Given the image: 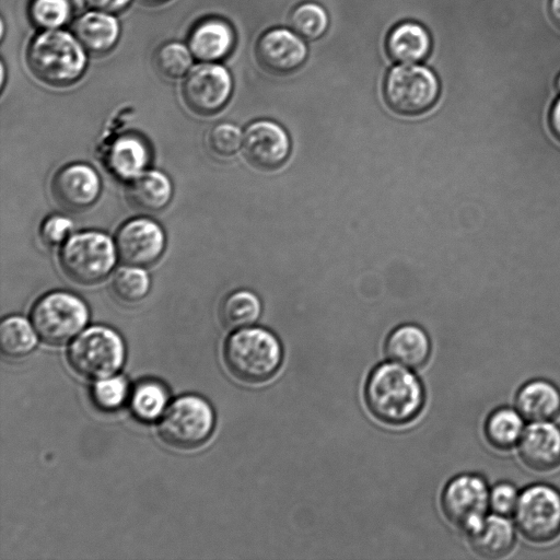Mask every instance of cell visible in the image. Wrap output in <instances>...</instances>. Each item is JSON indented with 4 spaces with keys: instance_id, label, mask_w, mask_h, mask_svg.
<instances>
[{
    "instance_id": "cell-1",
    "label": "cell",
    "mask_w": 560,
    "mask_h": 560,
    "mask_svg": "<svg viewBox=\"0 0 560 560\" xmlns=\"http://www.w3.org/2000/svg\"><path fill=\"white\" fill-rule=\"evenodd\" d=\"M364 399L374 418L386 424L401 425L412 421L422 410L424 389L407 366L384 362L368 376Z\"/></svg>"
},
{
    "instance_id": "cell-2",
    "label": "cell",
    "mask_w": 560,
    "mask_h": 560,
    "mask_svg": "<svg viewBox=\"0 0 560 560\" xmlns=\"http://www.w3.org/2000/svg\"><path fill=\"white\" fill-rule=\"evenodd\" d=\"M283 350L280 340L268 329L240 328L226 339L223 359L229 372L248 385L262 384L280 369Z\"/></svg>"
},
{
    "instance_id": "cell-3",
    "label": "cell",
    "mask_w": 560,
    "mask_h": 560,
    "mask_svg": "<svg viewBox=\"0 0 560 560\" xmlns=\"http://www.w3.org/2000/svg\"><path fill=\"white\" fill-rule=\"evenodd\" d=\"M84 48L71 34L47 30L37 34L28 44L26 62L40 81L55 86L75 82L85 70Z\"/></svg>"
},
{
    "instance_id": "cell-4",
    "label": "cell",
    "mask_w": 560,
    "mask_h": 560,
    "mask_svg": "<svg viewBox=\"0 0 560 560\" xmlns=\"http://www.w3.org/2000/svg\"><path fill=\"white\" fill-rule=\"evenodd\" d=\"M116 245L102 232L73 234L61 247L60 266L66 276L80 284L105 279L116 262Z\"/></svg>"
},
{
    "instance_id": "cell-5",
    "label": "cell",
    "mask_w": 560,
    "mask_h": 560,
    "mask_svg": "<svg viewBox=\"0 0 560 560\" xmlns=\"http://www.w3.org/2000/svg\"><path fill=\"white\" fill-rule=\"evenodd\" d=\"M125 359L120 336L105 326H93L70 345L68 361L72 370L89 380H102L119 371Z\"/></svg>"
},
{
    "instance_id": "cell-6",
    "label": "cell",
    "mask_w": 560,
    "mask_h": 560,
    "mask_svg": "<svg viewBox=\"0 0 560 560\" xmlns=\"http://www.w3.org/2000/svg\"><path fill=\"white\" fill-rule=\"evenodd\" d=\"M214 413L201 397L185 395L174 400L159 423L161 440L172 447L190 450L203 444L212 433Z\"/></svg>"
},
{
    "instance_id": "cell-7",
    "label": "cell",
    "mask_w": 560,
    "mask_h": 560,
    "mask_svg": "<svg viewBox=\"0 0 560 560\" xmlns=\"http://www.w3.org/2000/svg\"><path fill=\"white\" fill-rule=\"evenodd\" d=\"M440 83L427 67L402 63L389 70L384 82L387 106L399 115L415 116L429 110L436 102Z\"/></svg>"
},
{
    "instance_id": "cell-8",
    "label": "cell",
    "mask_w": 560,
    "mask_h": 560,
    "mask_svg": "<svg viewBox=\"0 0 560 560\" xmlns=\"http://www.w3.org/2000/svg\"><path fill=\"white\" fill-rule=\"evenodd\" d=\"M31 319L37 335L47 343L61 345L71 340L86 325L89 310L77 295L54 291L36 301Z\"/></svg>"
},
{
    "instance_id": "cell-9",
    "label": "cell",
    "mask_w": 560,
    "mask_h": 560,
    "mask_svg": "<svg viewBox=\"0 0 560 560\" xmlns=\"http://www.w3.org/2000/svg\"><path fill=\"white\" fill-rule=\"evenodd\" d=\"M515 522L529 541L545 544L560 535V492L548 485H534L520 495Z\"/></svg>"
},
{
    "instance_id": "cell-10",
    "label": "cell",
    "mask_w": 560,
    "mask_h": 560,
    "mask_svg": "<svg viewBox=\"0 0 560 560\" xmlns=\"http://www.w3.org/2000/svg\"><path fill=\"white\" fill-rule=\"evenodd\" d=\"M489 505L490 491L478 475L465 474L453 478L441 495L445 517L468 534L481 525Z\"/></svg>"
},
{
    "instance_id": "cell-11",
    "label": "cell",
    "mask_w": 560,
    "mask_h": 560,
    "mask_svg": "<svg viewBox=\"0 0 560 560\" xmlns=\"http://www.w3.org/2000/svg\"><path fill=\"white\" fill-rule=\"evenodd\" d=\"M182 92L186 105L192 112L211 115L228 103L232 92V79L229 71L220 65H198L186 74Z\"/></svg>"
},
{
    "instance_id": "cell-12",
    "label": "cell",
    "mask_w": 560,
    "mask_h": 560,
    "mask_svg": "<svg viewBox=\"0 0 560 560\" xmlns=\"http://www.w3.org/2000/svg\"><path fill=\"white\" fill-rule=\"evenodd\" d=\"M115 245L125 264L143 267L160 258L165 247V235L153 220L136 218L119 228Z\"/></svg>"
},
{
    "instance_id": "cell-13",
    "label": "cell",
    "mask_w": 560,
    "mask_h": 560,
    "mask_svg": "<svg viewBox=\"0 0 560 560\" xmlns=\"http://www.w3.org/2000/svg\"><path fill=\"white\" fill-rule=\"evenodd\" d=\"M243 153L255 168L271 172L279 168L290 153V139L275 121L258 120L250 124L243 137Z\"/></svg>"
},
{
    "instance_id": "cell-14",
    "label": "cell",
    "mask_w": 560,
    "mask_h": 560,
    "mask_svg": "<svg viewBox=\"0 0 560 560\" xmlns=\"http://www.w3.org/2000/svg\"><path fill=\"white\" fill-rule=\"evenodd\" d=\"M101 182L97 173L88 164L73 163L60 168L51 180L55 201L69 211H82L98 198Z\"/></svg>"
},
{
    "instance_id": "cell-15",
    "label": "cell",
    "mask_w": 560,
    "mask_h": 560,
    "mask_svg": "<svg viewBox=\"0 0 560 560\" xmlns=\"http://www.w3.org/2000/svg\"><path fill=\"white\" fill-rule=\"evenodd\" d=\"M305 43L287 28H273L264 33L256 45V57L262 68L273 74L295 71L306 59Z\"/></svg>"
},
{
    "instance_id": "cell-16",
    "label": "cell",
    "mask_w": 560,
    "mask_h": 560,
    "mask_svg": "<svg viewBox=\"0 0 560 560\" xmlns=\"http://www.w3.org/2000/svg\"><path fill=\"white\" fill-rule=\"evenodd\" d=\"M518 453L532 470H555L560 466V429L549 421L532 423L522 434Z\"/></svg>"
},
{
    "instance_id": "cell-17",
    "label": "cell",
    "mask_w": 560,
    "mask_h": 560,
    "mask_svg": "<svg viewBox=\"0 0 560 560\" xmlns=\"http://www.w3.org/2000/svg\"><path fill=\"white\" fill-rule=\"evenodd\" d=\"M234 40L229 23L209 18L194 26L188 36V48L195 58L212 62L224 58L233 48Z\"/></svg>"
},
{
    "instance_id": "cell-18",
    "label": "cell",
    "mask_w": 560,
    "mask_h": 560,
    "mask_svg": "<svg viewBox=\"0 0 560 560\" xmlns=\"http://www.w3.org/2000/svg\"><path fill=\"white\" fill-rule=\"evenodd\" d=\"M385 352L394 362L407 368L423 366L431 353V343L425 331L412 324L395 328L385 341Z\"/></svg>"
},
{
    "instance_id": "cell-19",
    "label": "cell",
    "mask_w": 560,
    "mask_h": 560,
    "mask_svg": "<svg viewBox=\"0 0 560 560\" xmlns=\"http://www.w3.org/2000/svg\"><path fill=\"white\" fill-rule=\"evenodd\" d=\"M515 405L526 420L550 421L560 415V390L550 382L534 380L520 388Z\"/></svg>"
},
{
    "instance_id": "cell-20",
    "label": "cell",
    "mask_w": 560,
    "mask_h": 560,
    "mask_svg": "<svg viewBox=\"0 0 560 560\" xmlns=\"http://www.w3.org/2000/svg\"><path fill=\"white\" fill-rule=\"evenodd\" d=\"M73 35L91 54L109 51L119 37V24L109 13L93 11L81 15L73 24Z\"/></svg>"
},
{
    "instance_id": "cell-21",
    "label": "cell",
    "mask_w": 560,
    "mask_h": 560,
    "mask_svg": "<svg viewBox=\"0 0 560 560\" xmlns=\"http://www.w3.org/2000/svg\"><path fill=\"white\" fill-rule=\"evenodd\" d=\"M469 542L474 551L482 558H503L515 546L514 528L504 516H489L478 528L469 533Z\"/></svg>"
},
{
    "instance_id": "cell-22",
    "label": "cell",
    "mask_w": 560,
    "mask_h": 560,
    "mask_svg": "<svg viewBox=\"0 0 560 560\" xmlns=\"http://www.w3.org/2000/svg\"><path fill=\"white\" fill-rule=\"evenodd\" d=\"M173 194L168 177L159 171L143 172L131 179L126 189L130 205L144 212H156L164 209Z\"/></svg>"
},
{
    "instance_id": "cell-23",
    "label": "cell",
    "mask_w": 560,
    "mask_h": 560,
    "mask_svg": "<svg viewBox=\"0 0 560 560\" xmlns=\"http://www.w3.org/2000/svg\"><path fill=\"white\" fill-rule=\"evenodd\" d=\"M150 160L147 143L135 135H124L110 145L106 164L121 179H133L144 172Z\"/></svg>"
},
{
    "instance_id": "cell-24",
    "label": "cell",
    "mask_w": 560,
    "mask_h": 560,
    "mask_svg": "<svg viewBox=\"0 0 560 560\" xmlns=\"http://www.w3.org/2000/svg\"><path fill=\"white\" fill-rule=\"evenodd\" d=\"M386 48L393 60L413 63L423 60L429 55L431 38L422 25L404 22L396 25L388 34Z\"/></svg>"
},
{
    "instance_id": "cell-25",
    "label": "cell",
    "mask_w": 560,
    "mask_h": 560,
    "mask_svg": "<svg viewBox=\"0 0 560 560\" xmlns=\"http://www.w3.org/2000/svg\"><path fill=\"white\" fill-rule=\"evenodd\" d=\"M524 432L523 417L511 408H500L488 417L485 434L495 448L506 451L516 445Z\"/></svg>"
},
{
    "instance_id": "cell-26",
    "label": "cell",
    "mask_w": 560,
    "mask_h": 560,
    "mask_svg": "<svg viewBox=\"0 0 560 560\" xmlns=\"http://www.w3.org/2000/svg\"><path fill=\"white\" fill-rule=\"evenodd\" d=\"M36 330L22 316H9L0 325V350L7 358L20 359L30 354L37 343Z\"/></svg>"
},
{
    "instance_id": "cell-27",
    "label": "cell",
    "mask_w": 560,
    "mask_h": 560,
    "mask_svg": "<svg viewBox=\"0 0 560 560\" xmlns=\"http://www.w3.org/2000/svg\"><path fill=\"white\" fill-rule=\"evenodd\" d=\"M260 313V300L248 290H238L229 294L220 308L222 323L231 329H240L254 324Z\"/></svg>"
},
{
    "instance_id": "cell-28",
    "label": "cell",
    "mask_w": 560,
    "mask_h": 560,
    "mask_svg": "<svg viewBox=\"0 0 560 560\" xmlns=\"http://www.w3.org/2000/svg\"><path fill=\"white\" fill-rule=\"evenodd\" d=\"M167 402V393L164 386L154 381H145L137 385L131 396L133 415L142 421H152L159 418Z\"/></svg>"
},
{
    "instance_id": "cell-29",
    "label": "cell",
    "mask_w": 560,
    "mask_h": 560,
    "mask_svg": "<svg viewBox=\"0 0 560 560\" xmlns=\"http://www.w3.org/2000/svg\"><path fill=\"white\" fill-rule=\"evenodd\" d=\"M112 290L120 301L137 303L148 294L150 279L143 269L129 265L115 272L112 280Z\"/></svg>"
},
{
    "instance_id": "cell-30",
    "label": "cell",
    "mask_w": 560,
    "mask_h": 560,
    "mask_svg": "<svg viewBox=\"0 0 560 560\" xmlns=\"http://www.w3.org/2000/svg\"><path fill=\"white\" fill-rule=\"evenodd\" d=\"M290 25L293 31L305 39H317L328 27V16L325 9L314 2L298 5L291 16Z\"/></svg>"
},
{
    "instance_id": "cell-31",
    "label": "cell",
    "mask_w": 560,
    "mask_h": 560,
    "mask_svg": "<svg viewBox=\"0 0 560 560\" xmlns=\"http://www.w3.org/2000/svg\"><path fill=\"white\" fill-rule=\"evenodd\" d=\"M71 9L70 0H31L28 16L35 26L44 31L57 30L68 22Z\"/></svg>"
},
{
    "instance_id": "cell-32",
    "label": "cell",
    "mask_w": 560,
    "mask_h": 560,
    "mask_svg": "<svg viewBox=\"0 0 560 560\" xmlns=\"http://www.w3.org/2000/svg\"><path fill=\"white\" fill-rule=\"evenodd\" d=\"M191 55L189 48L180 43H166L155 51L154 65L162 75L177 79L189 72Z\"/></svg>"
},
{
    "instance_id": "cell-33",
    "label": "cell",
    "mask_w": 560,
    "mask_h": 560,
    "mask_svg": "<svg viewBox=\"0 0 560 560\" xmlns=\"http://www.w3.org/2000/svg\"><path fill=\"white\" fill-rule=\"evenodd\" d=\"M128 384L122 376L96 380L91 388L94 404L102 410L112 411L120 407L127 398Z\"/></svg>"
},
{
    "instance_id": "cell-34",
    "label": "cell",
    "mask_w": 560,
    "mask_h": 560,
    "mask_svg": "<svg viewBox=\"0 0 560 560\" xmlns=\"http://www.w3.org/2000/svg\"><path fill=\"white\" fill-rule=\"evenodd\" d=\"M243 142L241 129L231 122L214 125L208 133L210 151L221 158L234 155Z\"/></svg>"
},
{
    "instance_id": "cell-35",
    "label": "cell",
    "mask_w": 560,
    "mask_h": 560,
    "mask_svg": "<svg viewBox=\"0 0 560 560\" xmlns=\"http://www.w3.org/2000/svg\"><path fill=\"white\" fill-rule=\"evenodd\" d=\"M520 495L516 488L509 482L498 483L490 491V508L500 516H509L516 510Z\"/></svg>"
},
{
    "instance_id": "cell-36",
    "label": "cell",
    "mask_w": 560,
    "mask_h": 560,
    "mask_svg": "<svg viewBox=\"0 0 560 560\" xmlns=\"http://www.w3.org/2000/svg\"><path fill=\"white\" fill-rule=\"evenodd\" d=\"M72 222L62 215H51L47 218L40 226V237L48 246H57L67 238Z\"/></svg>"
},
{
    "instance_id": "cell-37",
    "label": "cell",
    "mask_w": 560,
    "mask_h": 560,
    "mask_svg": "<svg viewBox=\"0 0 560 560\" xmlns=\"http://www.w3.org/2000/svg\"><path fill=\"white\" fill-rule=\"evenodd\" d=\"M130 1L131 0H85L91 9L109 14L122 11Z\"/></svg>"
},
{
    "instance_id": "cell-38",
    "label": "cell",
    "mask_w": 560,
    "mask_h": 560,
    "mask_svg": "<svg viewBox=\"0 0 560 560\" xmlns=\"http://www.w3.org/2000/svg\"><path fill=\"white\" fill-rule=\"evenodd\" d=\"M550 126L553 135L560 141V96L552 104L550 112Z\"/></svg>"
},
{
    "instance_id": "cell-39",
    "label": "cell",
    "mask_w": 560,
    "mask_h": 560,
    "mask_svg": "<svg viewBox=\"0 0 560 560\" xmlns=\"http://www.w3.org/2000/svg\"><path fill=\"white\" fill-rule=\"evenodd\" d=\"M549 14L557 26L560 27V0H549Z\"/></svg>"
},
{
    "instance_id": "cell-40",
    "label": "cell",
    "mask_w": 560,
    "mask_h": 560,
    "mask_svg": "<svg viewBox=\"0 0 560 560\" xmlns=\"http://www.w3.org/2000/svg\"><path fill=\"white\" fill-rule=\"evenodd\" d=\"M141 1L149 3V4H158V3H162L166 0H141Z\"/></svg>"
},
{
    "instance_id": "cell-41",
    "label": "cell",
    "mask_w": 560,
    "mask_h": 560,
    "mask_svg": "<svg viewBox=\"0 0 560 560\" xmlns=\"http://www.w3.org/2000/svg\"><path fill=\"white\" fill-rule=\"evenodd\" d=\"M0 68H1V82H0V84H1V86H3V82H4V67H3L2 63L0 65Z\"/></svg>"
},
{
    "instance_id": "cell-42",
    "label": "cell",
    "mask_w": 560,
    "mask_h": 560,
    "mask_svg": "<svg viewBox=\"0 0 560 560\" xmlns=\"http://www.w3.org/2000/svg\"><path fill=\"white\" fill-rule=\"evenodd\" d=\"M556 89L558 90V92H560V73L558 74V77L556 79Z\"/></svg>"
}]
</instances>
